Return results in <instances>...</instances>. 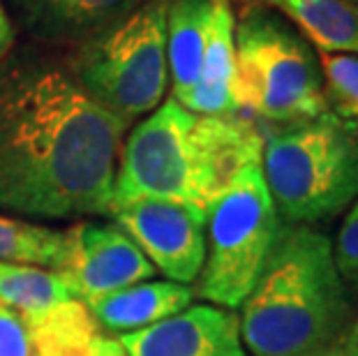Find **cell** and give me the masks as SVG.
Listing matches in <instances>:
<instances>
[{
	"label": "cell",
	"instance_id": "1",
	"mask_svg": "<svg viewBox=\"0 0 358 356\" xmlns=\"http://www.w3.org/2000/svg\"><path fill=\"white\" fill-rule=\"evenodd\" d=\"M127 125L81 88L60 49H12L0 60V211L109 215Z\"/></svg>",
	"mask_w": 358,
	"mask_h": 356
},
{
	"label": "cell",
	"instance_id": "2",
	"mask_svg": "<svg viewBox=\"0 0 358 356\" xmlns=\"http://www.w3.org/2000/svg\"><path fill=\"white\" fill-rule=\"evenodd\" d=\"M262 150L264 132L252 118L199 116L166 100L120 146L111 208L136 199H169L206 213L243 169L262 164Z\"/></svg>",
	"mask_w": 358,
	"mask_h": 356
},
{
	"label": "cell",
	"instance_id": "3",
	"mask_svg": "<svg viewBox=\"0 0 358 356\" xmlns=\"http://www.w3.org/2000/svg\"><path fill=\"white\" fill-rule=\"evenodd\" d=\"M358 320L333 243L308 225L282 222L257 283L241 303V338L252 356H303Z\"/></svg>",
	"mask_w": 358,
	"mask_h": 356
},
{
	"label": "cell",
	"instance_id": "4",
	"mask_svg": "<svg viewBox=\"0 0 358 356\" xmlns=\"http://www.w3.org/2000/svg\"><path fill=\"white\" fill-rule=\"evenodd\" d=\"M262 171L292 225L326 222L358 199V137L331 111L264 132Z\"/></svg>",
	"mask_w": 358,
	"mask_h": 356
},
{
	"label": "cell",
	"instance_id": "5",
	"mask_svg": "<svg viewBox=\"0 0 358 356\" xmlns=\"http://www.w3.org/2000/svg\"><path fill=\"white\" fill-rule=\"evenodd\" d=\"M238 113L289 125L329 111L322 63L312 44L264 5L243 7L234 28Z\"/></svg>",
	"mask_w": 358,
	"mask_h": 356
},
{
	"label": "cell",
	"instance_id": "6",
	"mask_svg": "<svg viewBox=\"0 0 358 356\" xmlns=\"http://www.w3.org/2000/svg\"><path fill=\"white\" fill-rule=\"evenodd\" d=\"M166 7L169 0H146L67 56L81 88L125 123L155 111L169 86Z\"/></svg>",
	"mask_w": 358,
	"mask_h": 356
},
{
	"label": "cell",
	"instance_id": "7",
	"mask_svg": "<svg viewBox=\"0 0 358 356\" xmlns=\"http://www.w3.org/2000/svg\"><path fill=\"white\" fill-rule=\"evenodd\" d=\"M280 225L262 164H250L206 211V259L196 297L217 308H241Z\"/></svg>",
	"mask_w": 358,
	"mask_h": 356
},
{
	"label": "cell",
	"instance_id": "8",
	"mask_svg": "<svg viewBox=\"0 0 358 356\" xmlns=\"http://www.w3.org/2000/svg\"><path fill=\"white\" fill-rule=\"evenodd\" d=\"M109 215L171 283L189 285L199 278L206 259L201 208L169 199H136L111 208Z\"/></svg>",
	"mask_w": 358,
	"mask_h": 356
},
{
	"label": "cell",
	"instance_id": "9",
	"mask_svg": "<svg viewBox=\"0 0 358 356\" xmlns=\"http://www.w3.org/2000/svg\"><path fill=\"white\" fill-rule=\"evenodd\" d=\"M72 259L60 271L72 297L90 306L106 294L153 280L157 273L148 257L116 225L83 222L72 229Z\"/></svg>",
	"mask_w": 358,
	"mask_h": 356
},
{
	"label": "cell",
	"instance_id": "10",
	"mask_svg": "<svg viewBox=\"0 0 358 356\" xmlns=\"http://www.w3.org/2000/svg\"><path fill=\"white\" fill-rule=\"evenodd\" d=\"M127 356H248L234 310L189 306L153 327L118 338Z\"/></svg>",
	"mask_w": 358,
	"mask_h": 356
},
{
	"label": "cell",
	"instance_id": "11",
	"mask_svg": "<svg viewBox=\"0 0 358 356\" xmlns=\"http://www.w3.org/2000/svg\"><path fill=\"white\" fill-rule=\"evenodd\" d=\"M146 0H3L12 24L40 47L77 49Z\"/></svg>",
	"mask_w": 358,
	"mask_h": 356
},
{
	"label": "cell",
	"instance_id": "12",
	"mask_svg": "<svg viewBox=\"0 0 358 356\" xmlns=\"http://www.w3.org/2000/svg\"><path fill=\"white\" fill-rule=\"evenodd\" d=\"M21 320L33 356H127L123 343L106 336L90 310L77 299Z\"/></svg>",
	"mask_w": 358,
	"mask_h": 356
},
{
	"label": "cell",
	"instance_id": "13",
	"mask_svg": "<svg viewBox=\"0 0 358 356\" xmlns=\"http://www.w3.org/2000/svg\"><path fill=\"white\" fill-rule=\"evenodd\" d=\"M234 14L229 3H213L206 28V51L199 79L180 107L199 116H229L238 113L234 97L236 47Z\"/></svg>",
	"mask_w": 358,
	"mask_h": 356
},
{
	"label": "cell",
	"instance_id": "14",
	"mask_svg": "<svg viewBox=\"0 0 358 356\" xmlns=\"http://www.w3.org/2000/svg\"><path fill=\"white\" fill-rule=\"evenodd\" d=\"M192 299V287L169 280V283H139L125 287L93 301L86 308L102 329L129 333L182 313L189 308Z\"/></svg>",
	"mask_w": 358,
	"mask_h": 356
},
{
	"label": "cell",
	"instance_id": "15",
	"mask_svg": "<svg viewBox=\"0 0 358 356\" xmlns=\"http://www.w3.org/2000/svg\"><path fill=\"white\" fill-rule=\"evenodd\" d=\"M210 7L213 0H169L166 7V65L171 100L178 104L185 102L199 79Z\"/></svg>",
	"mask_w": 358,
	"mask_h": 356
},
{
	"label": "cell",
	"instance_id": "16",
	"mask_svg": "<svg viewBox=\"0 0 358 356\" xmlns=\"http://www.w3.org/2000/svg\"><path fill=\"white\" fill-rule=\"evenodd\" d=\"M299 26L322 54H358V7L352 0H262Z\"/></svg>",
	"mask_w": 358,
	"mask_h": 356
},
{
	"label": "cell",
	"instance_id": "17",
	"mask_svg": "<svg viewBox=\"0 0 358 356\" xmlns=\"http://www.w3.org/2000/svg\"><path fill=\"white\" fill-rule=\"evenodd\" d=\"M70 259V229H51L30 220L0 213V262L65 271Z\"/></svg>",
	"mask_w": 358,
	"mask_h": 356
},
{
	"label": "cell",
	"instance_id": "18",
	"mask_svg": "<svg viewBox=\"0 0 358 356\" xmlns=\"http://www.w3.org/2000/svg\"><path fill=\"white\" fill-rule=\"evenodd\" d=\"M70 299L74 297L60 271L0 262V306L19 317L44 313Z\"/></svg>",
	"mask_w": 358,
	"mask_h": 356
},
{
	"label": "cell",
	"instance_id": "19",
	"mask_svg": "<svg viewBox=\"0 0 358 356\" xmlns=\"http://www.w3.org/2000/svg\"><path fill=\"white\" fill-rule=\"evenodd\" d=\"M326 107L358 137V56L322 54Z\"/></svg>",
	"mask_w": 358,
	"mask_h": 356
},
{
	"label": "cell",
	"instance_id": "20",
	"mask_svg": "<svg viewBox=\"0 0 358 356\" xmlns=\"http://www.w3.org/2000/svg\"><path fill=\"white\" fill-rule=\"evenodd\" d=\"M335 264L349 292L358 297V199L349 206L333 243Z\"/></svg>",
	"mask_w": 358,
	"mask_h": 356
},
{
	"label": "cell",
	"instance_id": "21",
	"mask_svg": "<svg viewBox=\"0 0 358 356\" xmlns=\"http://www.w3.org/2000/svg\"><path fill=\"white\" fill-rule=\"evenodd\" d=\"M0 356H33L24 320L5 306H0Z\"/></svg>",
	"mask_w": 358,
	"mask_h": 356
},
{
	"label": "cell",
	"instance_id": "22",
	"mask_svg": "<svg viewBox=\"0 0 358 356\" xmlns=\"http://www.w3.org/2000/svg\"><path fill=\"white\" fill-rule=\"evenodd\" d=\"M303 356H358V320L340 333L338 338L331 340L329 345L319 347L315 352H308Z\"/></svg>",
	"mask_w": 358,
	"mask_h": 356
},
{
	"label": "cell",
	"instance_id": "23",
	"mask_svg": "<svg viewBox=\"0 0 358 356\" xmlns=\"http://www.w3.org/2000/svg\"><path fill=\"white\" fill-rule=\"evenodd\" d=\"M14 40H17V28H14L10 14H7L3 0H0V60L14 49Z\"/></svg>",
	"mask_w": 358,
	"mask_h": 356
},
{
	"label": "cell",
	"instance_id": "24",
	"mask_svg": "<svg viewBox=\"0 0 358 356\" xmlns=\"http://www.w3.org/2000/svg\"><path fill=\"white\" fill-rule=\"evenodd\" d=\"M231 3V0H229ZM234 3H238V5H243V7H250V5H259L262 0H234Z\"/></svg>",
	"mask_w": 358,
	"mask_h": 356
},
{
	"label": "cell",
	"instance_id": "25",
	"mask_svg": "<svg viewBox=\"0 0 358 356\" xmlns=\"http://www.w3.org/2000/svg\"><path fill=\"white\" fill-rule=\"evenodd\" d=\"M213 3H229V0H213ZM231 5V3H229Z\"/></svg>",
	"mask_w": 358,
	"mask_h": 356
},
{
	"label": "cell",
	"instance_id": "26",
	"mask_svg": "<svg viewBox=\"0 0 358 356\" xmlns=\"http://www.w3.org/2000/svg\"><path fill=\"white\" fill-rule=\"evenodd\" d=\"M352 3H354V5H356V7H358V0H352Z\"/></svg>",
	"mask_w": 358,
	"mask_h": 356
}]
</instances>
